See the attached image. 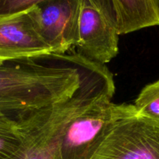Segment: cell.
Masks as SVG:
<instances>
[{
    "label": "cell",
    "instance_id": "obj_1",
    "mask_svg": "<svg viewBox=\"0 0 159 159\" xmlns=\"http://www.w3.org/2000/svg\"><path fill=\"white\" fill-rule=\"evenodd\" d=\"M90 61L71 50L0 63V101L34 114L71 97Z\"/></svg>",
    "mask_w": 159,
    "mask_h": 159
},
{
    "label": "cell",
    "instance_id": "obj_8",
    "mask_svg": "<svg viewBox=\"0 0 159 159\" xmlns=\"http://www.w3.org/2000/svg\"><path fill=\"white\" fill-rule=\"evenodd\" d=\"M40 113L23 119L0 115V159H9L16 153L26 131Z\"/></svg>",
    "mask_w": 159,
    "mask_h": 159
},
{
    "label": "cell",
    "instance_id": "obj_3",
    "mask_svg": "<svg viewBox=\"0 0 159 159\" xmlns=\"http://www.w3.org/2000/svg\"><path fill=\"white\" fill-rule=\"evenodd\" d=\"M119 32L109 0H80L74 51L84 58L104 65L119 52Z\"/></svg>",
    "mask_w": 159,
    "mask_h": 159
},
{
    "label": "cell",
    "instance_id": "obj_11",
    "mask_svg": "<svg viewBox=\"0 0 159 159\" xmlns=\"http://www.w3.org/2000/svg\"><path fill=\"white\" fill-rule=\"evenodd\" d=\"M0 115H8L17 118H25L31 116L32 114H26L19 111L17 109L10 104L0 101Z\"/></svg>",
    "mask_w": 159,
    "mask_h": 159
},
{
    "label": "cell",
    "instance_id": "obj_10",
    "mask_svg": "<svg viewBox=\"0 0 159 159\" xmlns=\"http://www.w3.org/2000/svg\"><path fill=\"white\" fill-rule=\"evenodd\" d=\"M45 0H0V18L27 12Z\"/></svg>",
    "mask_w": 159,
    "mask_h": 159
},
{
    "label": "cell",
    "instance_id": "obj_7",
    "mask_svg": "<svg viewBox=\"0 0 159 159\" xmlns=\"http://www.w3.org/2000/svg\"><path fill=\"white\" fill-rule=\"evenodd\" d=\"M119 34L159 26V0H109Z\"/></svg>",
    "mask_w": 159,
    "mask_h": 159
},
{
    "label": "cell",
    "instance_id": "obj_2",
    "mask_svg": "<svg viewBox=\"0 0 159 159\" xmlns=\"http://www.w3.org/2000/svg\"><path fill=\"white\" fill-rule=\"evenodd\" d=\"M105 95L87 107L68 124L61 140V159H92L113 124L136 113L134 105L115 104Z\"/></svg>",
    "mask_w": 159,
    "mask_h": 159
},
{
    "label": "cell",
    "instance_id": "obj_9",
    "mask_svg": "<svg viewBox=\"0 0 159 159\" xmlns=\"http://www.w3.org/2000/svg\"><path fill=\"white\" fill-rule=\"evenodd\" d=\"M134 106L138 114L159 121V80L144 86Z\"/></svg>",
    "mask_w": 159,
    "mask_h": 159
},
{
    "label": "cell",
    "instance_id": "obj_4",
    "mask_svg": "<svg viewBox=\"0 0 159 159\" xmlns=\"http://www.w3.org/2000/svg\"><path fill=\"white\" fill-rule=\"evenodd\" d=\"M92 159H159V121L137 112L121 118Z\"/></svg>",
    "mask_w": 159,
    "mask_h": 159
},
{
    "label": "cell",
    "instance_id": "obj_5",
    "mask_svg": "<svg viewBox=\"0 0 159 159\" xmlns=\"http://www.w3.org/2000/svg\"><path fill=\"white\" fill-rule=\"evenodd\" d=\"M80 0H45L30 10L37 31L54 54L74 49Z\"/></svg>",
    "mask_w": 159,
    "mask_h": 159
},
{
    "label": "cell",
    "instance_id": "obj_6",
    "mask_svg": "<svg viewBox=\"0 0 159 159\" xmlns=\"http://www.w3.org/2000/svg\"><path fill=\"white\" fill-rule=\"evenodd\" d=\"M30 10L0 18V63L51 54Z\"/></svg>",
    "mask_w": 159,
    "mask_h": 159
}]
</instances>
